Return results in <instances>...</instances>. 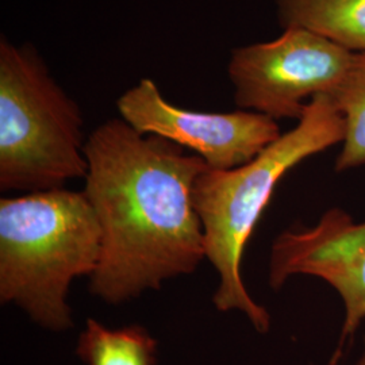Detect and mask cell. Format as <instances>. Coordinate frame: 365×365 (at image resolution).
I'll list each match as a JSON object with an SVG mask.
<instances>
[{
	"label": "cell",
	"mask_w": 365,
	"mask_h": 365,
	"mask_svg": "<svg viewBox=\"0 0 365 365\" xmlns=\"http://www.w3.org/2000/svg\"><path fill=\"white\" fill-rule=\"evenodd\" d=\"M84 195L101 229V259L90 292L108 304L194 274L206 259L194 202L203 158L168 140L141 134L122 118L87 137Z\"/></svg>",
	"instance_id": "1"
},
{
	"label": "cell",
	"mask_w": 365,
	"mask_h": 365,
	"mask_svg": "<svg viewBox=\"0 0 365 365\" xmlns=\"http://www.w3.org/2000/svg\"><path fill=\"white\" fill-rule=\"evenodd\" d=\"M342 137L337 106L330 95H318L307 103L298 125L252 161L235 170H207L197 178L194 202L205 232L206 259L220 277L212 297L220 312H241L257 331L269 330V313L249 295L241 276L249 238L283 176L306 158L341 144Z\"/></svg>",
	"instance_id": "2"
},
{
	"label": "cell",
	"mask_w": 365,
	"mask_h": 365,
	"mask_svg": "<svg viewBox=\"0 0 365 365\" xmlns=\"http://www.w3.org/2000/svg\"><path fill=\"white\" fill-rule=\"evenodd\" d=\"M84 118L30 42L0 38V190L42 192L86 179Z\"/></svg>",
	"instance_id": "4"
},
{
	"label": "cell",
	"mask_w": 365,
	"mask_h": 365,
	"mask_svg": "<svg viewBox=\"0 0 365 365\" xmlns=\"http://www.w3.org/2000/svg\"><path fill=\"white\" fill-rule=\"evenodd\" d=\"M283 29L303 27L365 53V0H276Z\"/></svg>",
	"instance_id": "8"
},
{
	"label": "cell",
	"mask_w": 365,
	"mask_h": 365,
	"mask_svg": "<svg viewBox=\"0 0 365 365\" xmlns=\"http://www.w3.org/2000/svg\"><path fill=\"white\" fill-rule=\"evenodd\" d=\"M356 53L315 31L287 27L272 41L235 49L227 75L240 110L279 119H298L318 95H331L352 66Z\"/></svg>",
	"instance_id": "5"
},
{
	"label": "cell",
	"mask_w": 365,
	"mask_h": 365,
	"mask_svg": "<svg viewBox=\"0 0 365 365\" xmlns=\"http://www.w3.org/2000/svg\"><path fill=\"white\" fill-rule=\"evenodd\" d=\"M101 259V229L84 192L66 188L0 200V300L39 327H73L71 284L91 277Z\"/></svg>",
	"instance_id": "3"
},
{
	"label": "cell",
	"mask_w": 365,
	"mask_h": 365,
	"mask_svg": "<svg viewBox=\"0 0 365 365\" xmlns=\"http://www.w3.org/2000/svg\"><path fill=\"white\" fill-rule=\"evenodd\" d=\"M117 108L135 130L194 152L212 170H235L247 164L282 135L277 120L260 113H202L172 105L148 78L123 92Z\"/></svg>",
	"instance_id": "6"
},
{
	"label": "cell",
	"mask_w": 365,
	"mask_h": 365,
	"mask_svg": "<svg viewBox=\"0 0 365 365\" xmlns=\"http://www.w3.org/2000/svg\"><path fill=\"white\" fill-rule=\"evenodd\" d=\"M157 341L144 327L108 329L87 319L80 334L78 357L87 365H156Z\"/></svg>",
	"instance_id": "9"
},
{
	"label": "cell",
	"mask_w": 365,
	"mask_h": 365,
	"mask_svg": "<svg viewBox=\"0 0 365 365\" xmlns=\"http://www.w3.org/2000/svg\"><path fill=\"white\" fill-rule=\"evenodd\" d=\"M297 274L327 282L344 302L339 348L329 363L336 365L346 341L365 319V221L356 222L334 207L310 227H294L277 235L271 249L269 286L279 289Z\"/></svg>",
	"instance_id": "7"
},
{
	"label": "cell",
	"mask_w": 365,
	"mask_h": 365,
	"mask_svg": "<svg viewBox=\"0 0 365 365\" xmlns=\"http://www.w3.org/2000/svg\"><path fill=\"white\" fill-rule=\"evenodd\" d=\"M344 120L342 149L336 170L365 165V53H356L352 66L331 95Z\"/></svg>",
	"instance_id": "10"
},
{
	"label": "cell",
	"mask_w": 365,
	"mask_h": 365,
	"mask_svg": "<svg viewBox=\"0 0 365 365\" xmlns=\"http://www.w3.org/2000/svg\"><path fill=\"white\" fill-rule=\"evenodd\" d=\"M357 365H365V341H364V351H363V354H361V357H360V360H359V363Z\"/></svg>",
	"instance_id": "11"
}]
</instances>
